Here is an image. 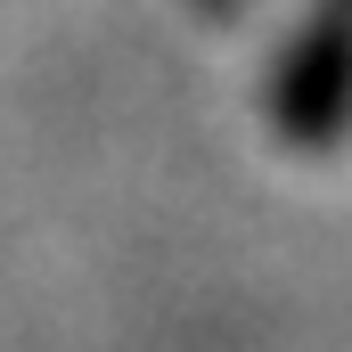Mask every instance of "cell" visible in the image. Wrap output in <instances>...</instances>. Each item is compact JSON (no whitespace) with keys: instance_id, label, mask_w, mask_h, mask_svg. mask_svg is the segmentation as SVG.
Here are the masks:
<instances>
[]
</instances>
